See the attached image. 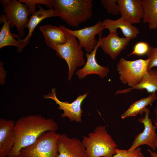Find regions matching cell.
I'll return each instance as SVG.
<instances>
[{
    "label": "cell",
    "instance_id": "cell-24",
    "mask_svg": "<svg viewBox=\"0 0 157 157\" xmlns=\"http://www.w3.org/2000/svg\"><path fill=\"white\" fill-rule=\"evenodd\" d=\"M115 151L116 154L113 157H144L140 147L131 152L128 151L127 150L120 149L117 148Z\"/></svg>",
    "mask_w": 157,
    "mask_h": 157
},
{
    "label": "cell",
    "instance_id": "cell-11",
    "mask_svg": "<svg viewBox=\"0 0 157 157\" xmlns=\"http://www.w3.org/2000/svg\"><path fill=\"white\" fill-rule=\"evenodd\" d=\"M58 145L57 157H88L82 141L78 138H69L65 134H59Z\"/></svg>",
    "mask_w": 157,
    "mask_h": 157
},
{
    "label": "cell",
    "instance_id": "cell-15",
    "mask_svg": "<svg viewBox=\"0 0 157 157\" xmlns=\"http://www.w3.org/2000/svg\"><path fill=\"white\" fill-rule=\"evenodd\" d=\"M15 121L0 119V157H7L15 143L14 129Z\"/></svg>",
    "mask_w": 157,
    "mask_h": 157
},
{
    "label": "cell",
    "instance_id": "cell-28",
    "mask_svg": "<svg viewBox=\"0 0 157 157\" xmlns=\"http://www.w3.org/2000/svg\"><path fill=\"white\" fill-rule=\"evenodd\" d=\"M3 63L2 62H0V76H2L0 77V83L1 84H3L4 83V79L6 76V72L4 70V67H3Z\"/></svg>",
    "mask_w": 157,
    "mask_h": 157
},
{
    "label": "cell",
    "instance_id": "cell-7",
    "mask_svg": "<svg viewBox=\"0 0 157 157\" xmlns=\"http://www.w3.org/2000/svg\"><path fill=\"white\" fill-rule=\"evenodd\" d=\"M3 12L10 27L16 26L19 36L23 37L30 18L28 8L25 4L16 0H0Z\"/></svg>",
    "mask_w": 157,
    "mask_h": 157
},
{
    "label": "cell",
    "instance_id": "cell-29",
    "mask_svg": "<svg viewBox=\"0 0 157 157\" xmlns=\"http://www.w3.org/2000/svg\"><path fill=\"white\" fill-rule=\"evenodd\" d=\"M154 113L156 117V119L154 121V125L157 127V104H156V108L154 110ZM156 148H157V139L156 142Z\"/></svg>",
    "mask_w": 157,
    "mask_h": 157
},
{
    "label": "cell",
    "instance_id": "cell-14",
    "mask_svg": "<svg viewBox=\"0 0 157 157\" xmlns=\"http://www.w3.org/2000/svg\"><path fill=\"white\" fill-rule=\"evenodd\" d=\"M102 34V33L99 35L97 43L93 51L90 53H86L87 61L84 67L76 71V74L79 78L83 79L90 74H97L101 78H104L107 76L109 71V68L99 65L96 59V52L100 47Z\"/></svg>",
    "mask_w": 157,
    "mask_h": 157
},
{
    "label": "cell",
    "instance_id": "cell-22",
    "mask_svg": "<svg viewBox=\"0 0 157 157\" xmlns=\"http://www.w3.org/2000/svg\"><path fill=\"white\" fill-rule=\"evenodd\" d=\"M144 10L143 22L149 30L157 29V0H142Z\"/></svg>",
    "mask_w": 157,
    "mask_h": 157
},
{
    "label": "cell",
    "instance_id": "cell-13",
    "mask_svg": "<svg viewBox=\"0 0 157 157\" xmlns=\"http://www.w3.org/2000/svg\"><path fill=\"white\" fill-rule=\"evenodd\" d=\"M117 2L121 17L132 24L140 22L144 15L142 0H117Z\"/></svg>",
    "mask_w": 157,
    "mask_h": 157
},
{
    "label": "cell",
    "instance_id": "cell-9",
    "mask_svg": "<svg viewBox=\"0 0 157 157\" xmlns=\"http://www.w3.org/2000/svg\"><path fill=\"white\" fill-rule=\"evenodd\" d=\"M145 113L144 117L138 119V121L142 124L144 129L143 131L139 133L135 138L132 145L127 150L132 151L141 145H147L155 151L157 139L156 130L157 127L154 125L152 121L149 117L150 111L147 107L143 111Z\"/></svg>",
    "mask_w": 157,
    "mask_h": 157
},
{
    "label": "cell",
    "instance_id": "cell-10",
    "mask_svg": "<svg viewBox=\"0 0 157 157\" xmlns=\"http://www.w3.org/2000/svg\"><path fill=\"white\" fill-rule=\"evenodd\" d=\"M64 29L69 34L77 38L79 44L84 48L86 53H91L94 49L98 41L95 38L97 35H100L104 29L102 22L99 21L94 25L83 28L73 30L63 25Z\"/></svg>",
    "mask_w": 157,
    "mask_h": 157
},
{
    "label": "cell",
    "instance_id": "cell-3",
    "mask_svg": "<svg viewBox=\"0 0 157 157\" xmlns=\"http://www.w3.org/2000/svg\"><path fill=\"white\" fill-rule=\"evenodd\" d=\"M82 142L88 157H113L117 145L106 130L105 126L99 125L88 136L82 137Z\"/></svg>",
    "mask_w": 157,
    "mask_h": 157
},
{
    "label": "cell",
    "instance_id": "cell-30",
    "mask_svg": "<svg viewBox=\"0 0 157 157\" xmlns=\"http://www.w3.org/2000/svg\"><path fill=\"white\" fill-rule=\"evenodd\" d=\"M147 151L150 154L151 157H157V153L152 152L149 149H147Z\"/></svg>",
    "mask_w": 157,
    "mask_h": 157
},
{
    "label": "cell",
    "instance_id": "cell-26",
    "mask_svg": "<svg viewBox=\"0 0 157 157\" xmlns=\"http://www.w3.org/2000/svg\"><path fill=\"white\" fill-rule=\"evenodd\" d=\"M150 47L148 44L145 42L141 41L136 43L134 45L133 51L128 56L135 55L142 56L146 55Z\"/></svg>",
    "mask_w": 157,
    "mask_h": 157
},
{
    "label": "cell",
    "instance_id": "cell-27",
    "mask_svg": "<svg viewBox=\"0 0 157 157\" xmlns=\"http://www.w3.org/2000/svg\"><path fill=\"white\" fill-rule=\"evenodd\" d=\"M146 55L148 58H150L147 70L152 69L154 67H157V46L156 47H150Z\"/></svg>",
    "mask_w": 157,
    "mask_h": 157
},
{
    "label": "cell",
    "instance_id": "cell-25",
    "mask_svg": "<svg viewBox=\"0 0 157 157\" xmlns=\"http://www.w3.org/2000/svg\"><path fill=\"white\" fill-rule=\"evenodd\" d=\"M117 0H100L102 6L109 14L117 16L120 14Z\"/></svg>",
    "mask_w": 157,
    "mask_h": 157
},
{
    "label": "cell",
    "instance_id": "cell-16",
    "mask_svg": "<svg viewBox=\"0 0 157 157\" xmlns=\"http://www.w3.org/2000/svg\"><path fill=\"white\" fill-rule=\"evenodd\" d=\"M63 26L61 25L57 27L46 25L40 27L46 44L53 49L58 45L66 43L68 39L69 34L64 29Z\"/></svg>",
    "mask_w": 157,
    "mask_h": 157
},
{
    "label": "cell",
    "instance_id": "cell-18",
    "mask_svg": "<svg viewBox=\"0 0 157 157\" xmlns=\"http://www.w3.org/2000/svg\"><path fill=\"white\" fill-rule=\"evenodd\" d=\"M102 24L104 29H108L109 32L120 28L125 38L130 40L136 38L140 32L137 27L121 16L116 20L105 19L102 22Z\"/></svg>",
    "mask_w": 157,
    "mask_h": 157
},
{
    "label": "cell",
    "instance_id": "cell-12",
    "mask_svg": "<svg viewBox=\"0 0 157 157\" xmlns=\"http://www.w3.org/2000/svg\"><path fill=\"white\" fill-rule=\"evenodd\" d=\"M117 30L109 32L106 37L101 38L100 47L106 54L115 60L129 44L130 40L119 36Z\"/></svg>",
    "mask_w": 157,
    "mask_h": 157
},
{
    "label": "cell",
    "instance_id": "cell-8",
    "mask_svg": "<svg viewBox=\"0 0 157 157\" xmlns=\"http://www.w3.org/2000/svg\"><path fill=\"white\" fill-rule=\"evenodd\" d=\"M88 93V92L82 95L80 94L74 101L69 103L59 100L56 96V89L53 88L52 89L51 92L44 96V98L52 99L58 105V108L63 111L61 115L62 118L67 117L71 121L81 123L82 121V113H83L81 104Z\"/></svg>",
    "mask_w": 157,
    "mask_h": 157
},
{
    "label": "cell",
    "instance_id": "cell-17",
    "mask_svg": "<svg viewBox=\"0 0 157 157\" xmlns=\"http://www.w3.org/2000/svg\"><path fill=\"white\" fill-rule=\"evenodd\" d=\"M39 10L31 15L26 27L28 28V34L24 39H21V45L17 48V51L20 52L29 42L34 30L37 25L44 19L50 17H57L55 10L53 8L45 10L40 4H38Z\"/></svg>",
    "mask_w": 157,
    "mask_h": 157
},
{
    "label": "cell",
    "instance_id": "cell-2",
    "mask_svg": "<svg viewBox=\"0 0 157 157\" xmlns=\"http://www.w3.org/2000/svg\"><path fill=\"white\" fill-rule=\"evenodd\" d=\"M50 0L57 16L71 26L77 27L92 15V0Z\"/></svg>",
    "mask_w": 157,
    "mask_h": 157
},
{
    "label": "cell",
    "instance_id": "cell-1",
    "mask_svg": "<svg viewBox=\"0 0 157 157\" xmlns=\"http://www.w3.org/2000/svg\"><path fill=\"white\" fill-rule=\"evenodd\" d=\"M57 124L52 118L41 115H29L20 117L15 122L14 146L8 157H19L20 151L34 143L45 132L56 131Z\"/></svg>",
    "mask_w": 157,
    "mask_h": 157
},
{
    "label": "cell",
    "instance_id": "cell-21",
    "mask_svg": "<svg viewBox=\"0 0 157 157\" xmlns=\"http://www.w3.org/2000/svg\"><path fill=\"white\" fill-rule=\"evenodd\" d=\"M157 99L156 92H154L147 97L135 101L122 113L121 115L122 118L124 119L130 117L135 116L138 114L142 115L143 111L147 106L149 104L151 105Z\"/></svg>",
    "mask_w": 157,
    "mask_h": 157
},
{
    "label": "cell",
    "instance_id": "cell-23",
    "mask_svg": "<svg viewBox=\"0 0 157 157\" xmlns=\"http://www.w3.org/2000/svg\"><path fill=\"white\" fill-rule=\"evenodd\" d=\"M19 1L21 3H24L26 4L28 8L30 14L31 15L36 11V5L37 4H43L50 8H52L50 0H20Z\"/></svg>",
    "mask_w": 157,
    "mask_h": 157
},
{
    "label": "cell",
    "instance_id": "cell-5",
    "mask_svg": "<svg viewBox=\"0 0 157 157\" xmlns=\"http://www.w3.org/2000/svg\"><path fill=\"white\" fill-rule=\"evenodd\" d=\"M150 58L129 61L121 58L117 65L120 81L130 88L138 84L147 73Z\"/></svg>",
    "mask_w": 157,
    "mask_h": 157
},
{
    "label": "cell",
    "instance_id": "cell-4",
    "mask_svg": "<svg viewBox=\"0 0 157 157\" xmlns=\"http://www.w3.org/2000/svg\"><path fill=\"white\" fill-rule=\"evenodd\" d=\"M59 135L56 131L45 132L34 143L22 149L19 157H57Z\"/></svg>",
    "mask_w": 157,
    "mask_h": 157
},
{
    "label": "cell",
    "instance_id": "cell-20",
    "mask_svg": "<svg viewBox=\"0 0 157 157\" xmlns=\"http://www.w3.org/2000/svg\"><path fill=\"white\" fill-rule=\"evenodd\" d=\"M0 21L3 23L0 32V49L8 46H14L18 48L21 45V39L19 35L13 34V36L10 33L9 22L4 14L0 17Z\"/></svg>",
    "mask_w": 157,
    "mask_h": 157
},
{
    "label": "cell",
    "instance_id": "cell-6",
    "mask_svg": "<svg viewBox=\"0 0 157 157\" xmlns=\"http://www.w3.org/2000/svg\"><path fill=\"white\" fill-rule=\"evenodd\" d=\"M69 34L66 43L58 45L54 50L56 55L64 60L68 65V80L70 81L77 67L85 64V62L83 52L78 40L74 36Z\"/></svg>",
    "mask_w": 157,
    "mask_h": 157
},
{
    "label": "cell",
    "instance_id": "cell-19",
    "mask_svg": "<svg viewBox=\"0 0 157 157\" xmlns=\"http://www.w3.org/2000/svg\"><path fill=\"white\" fill-rule=\"evenodd\" d=\"M145 89L151 93L157 90V69H151L147 71L141 81L135 86L117 91L115 94L127 93L133 89Z\"/></svg>",
    "mask_w": 157,
    "mask_h": 157
}]
</instances>
